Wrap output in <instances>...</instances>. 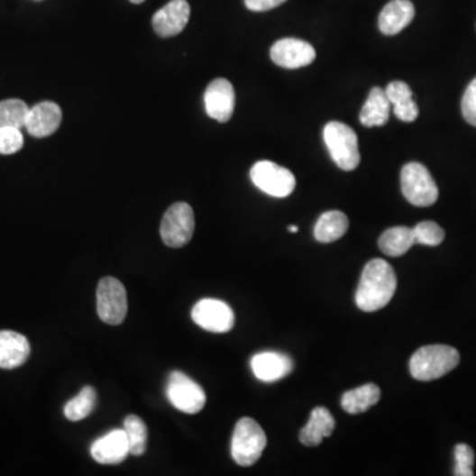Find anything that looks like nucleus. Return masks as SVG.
I'll return each mask as SVG.
<instances>
[{
	"label": "nucleus",
	"instance_id": "nucleus-5",
	"mask_svg": "<svg viewBox=\"0 0 476 476\" xmlns=\"http://www.w3.org/2000/svg\"><path fill=\"white\" fill-rule=\"evenodd\" d=\"M401 189L405 198L416 206H430L438 200L435 178L424 164L407 163L401 171Z\"/></svg>",
	"mask_w": 476,
	"mask_h": 476
},
{
	"label": "nucleus",
	"instance_id": "nucleus-33",
	"mask_svg": "<svg viewBox=\"0 0 476 476\" xmlns=\"http://www.w3.org/2000/svg\"><path fill=\"white\" fill-rule=\"evenodd\" d=\"M285 2L286 0H245V5L248 10L254 11V13H263V11L273 10Z\"/></svg>",
	"mask_w": 476,
	"mask_h": 476
},
{
	"label": "nucleus",
	"instance_id": "nucleus-31",
	"mask_svg": "<svg viewBox=\"0 0 476 476\" xmlns=\"http://www.w3.org/2000/svg\"><path fill=\"white\" fill-rule=\"evenodd\" d=\"M385 93H387L388 98H389L393 106L413 99L412 89H410L409 85L402 81L390 82L387 89H385Z\"/></svg>",
	"mask_w": 476,
	"mask_h": 476
},
{
	"label": "nucleus",
	"instance_id": "nucleus-24",
	"mask_svg": "<svg viewBox=\"0 0 476 476\" xmlns=\"http://www.w3.org/2000/svg\"><path fill=\"white\" fill-rule=\"evenodd\" d=\"M96 401H97V393H96L95 388L87 385V387L82 388L78 396L73 397L65 404L64 415L69 421H81L93 412Z\"/></svg>",
	"mask_w": 476,
	"mask_h": 476
},
{
	"label": "nucleus",
	"instance_id": "nucleus-18",
	"mask_svg": "<svg viewBox=\"0 0 476 476\" xmlns=\"http://www.w3.org/2000/svg\"><path fill=\"white\" fill-rule=\"evenodd\" d=\"M31 345L27 337L15 331H0V368L14 370L27 362Z\"/></svg>",
	"mask_w": 476,
	"mask_h": 476
},
{
	"label": "nucleus",
	"instance_id": "nucleus-26",
	"mask_svg": "<svg viewBox=\"0 0 476 476\" xmlns=\"http://www.w3.org/2000/svg\"><path fill=\"white\" fill-rule=\"evenodd\" d=\"M28 112L30 107L22 99H5L0 102V129H22L25 126Z\"/></svg>",
	"mask_w": 476,
	"mask_h": 476
},
{
	"label": "nucleus",
	"instance_id": "nucleus-21",
	"mask_svg": "<svg viewBox=\"0 0 476 476\" xmlns=\"http://www.w3.org/2000/svg\"><path fill=\"white\" fill-rule=\"evenodd\" d=\"M380 398V388L376 384H365L345 392L342 397V407L350 415H360L375 407Z\"/></svg>",
	"mask_w": 476,
	"mask_h": 476
},
{
	"label": "nucleus",
	"instance_id": "nucleus-15",
	"mask_svg": "<svg viewBox=\"0 0 476 476\" xmlns=\"http://www.w3.org/2000/svg\"><path fill=\"white\" fill-rule=\"evenodd\" d=\"M90 454L101 464H118L130 454L129 442L124 429H115L92 444Z\"/></svg>",
	"mask_w": 476,
	"mask_h": 476
},
{
	"label": "nucleus",
	"instance_id": "nucleus-22",
	"mask_svg": "<svg viewBox=\"0 0 476 476\" xmlns=\"http://www.w3.org/2000/svg\"><path fill=\"white\" fill-rule=\"evenodd\" d=\"M348 228H350V221L345 214L340 211L325 212L317 220L314 236L319 243H330L344 236Z\"/></svg>",
	"mask_w": 476,
	"mask_h": 476
},
{
	"label": "nucleus",
	"instance_id": "nucleus-3",
	"mask_svg": "<svg viewBox=\"0 0 476 476\" xmlns=\"http://www.w3.org/2000/svg\"><path fill=\"white\" fill-rule=\"evenodd\" d=\"M268 439L258 422L243 416L237 422L232 436V458L238 466L249 467L257 463L265 450Z\"/></svg>",
	"mask_w": 476,
	"mask_h": 476
},
{
	"label": "nucleus",
	"instance_id": "nucleus-2",
	"mask_svg": "<svg viewBox=\"0 0 476 476\" xmlns=\"http://www.w3.org/2000/svg\"><path fill=\"white\" fill-rule=\"evenodd\" d=\"M458 351L450 345L433 344L419 348L410 359V373L419 381L441 379L458 367Z\"/></svg>",
	"mask_w": 476,
	"mask_h": 476
},
{
	"label": "nucleus",
	"instance_id": "nucleus-4",
	"mask_svg": "<svg viewBox=\"0 0 476 476\" xmlns=\"http://www.w3.org/2000/svg\"><path fill=\"white\" fill-rule=\"evenodd\" d=\"M328 151L335 164L343 171H353L360 164L359 141L356 133L342 122L333 121L325 124L323 132Z\"/></svg>",
	"mask_w": 476,
	"mask_h": 476
},
{
	"label": "nucleus",
	"instance_id": "nucleus-34",
	"mask_svg": "<svg viewBox=\"0 0 476 476\" xmlns=\"http://www.w3.org/2000/svg\"><path fill=\"white\" fill-rule=\"evenodd\" d=\"M288 231L290 232V233H297V232L299 231V228H298L297 225H290L288 226Z\"/></svg>",
	"mask_w": 476,
	"mask_h": 476
},
{
	"label": "nucleus",
	"instance_id": "nucleus-16",
	"mask_svg": "<svg viewBox=\"0 0 476 476\" xmlns=\"http://www.w3.org/2000/svg\"><path fill=\"white\" fill-rule=\"evenodd\" d=\"M251 367L254 376L261 381L274 382L290 375L294 362L283 353L261 352L252 357Z\"/></svg>",
	"mask_w": 476,
	"mask_h": 476
},
{
	"label": "nucleus",
	"instance_id": "nucleus-9",
	"mask_svg": "<svg viewBox=\"0 0 476 476\" xmlns=\"http://www.w3.org/2000/svg\"><path fill=\"white\" fill-rule=\"evenodd\" d=\"M166 393L167 398L174 405L175 409L187 415H197L201 412L206 401L203 388L180 371L169 373Z\"/></svg>",
	"mask_w": 476,
	"mask_h": 476
},
{
	"label": "nucleus",
	"instance_id": "nucleus-32",
	"mask_svg": "<svg viewBox=\"0 0 476 476\" xmlns=\"http://www.w3.org/2000/svg\"><path fill=\"white\" fill-rule=\"evenodd\" d=\"M393 110H395L396 117L401 119L402 122H415L419 114L418 105L416 104L415 99L396 105Z\"/></svg>",
	"mask_w": 476,
	"mask_h": 476
},
{
	"label": "nucleus",
	"instance_id": "nucleus-8",
	"mask_svg": "<svg viewBox=\"0 0 476 476\" xmlns=\"http://www.w3.org/2000/svg\"><path fill=\"white\" fill-rule=\"evenodd\" d=\"M97 313L102 322L119 325L127 316V293L117 278L105 277L97 288Z\"/></svg>",
	"mask_w": 476,
	"mask_h": 476
},
{
	"label": "nucleus",
	"instance_id": "nucleus-29",
	"mask_svg": "<svg viewBox=\"0 0 476 476\" xmlns=\"http://www.w3.org/2000/svg\"><path fill=\"white\" fill-rule=\"evenodd\" d=\"M24 143L20 129L5 127L0 129V154L11 155L20 151Z\"/></svg>",
	"mask_w": 476,
	"mask_h": 476
},
{
	"label": "nucleus",
	"instance_id": "nucleus-28",
	"mask_svg": "<svg viewBox=\"0 0 476 476\" xmlns=\"http://www.w3.org/2000/svg\"><path fill=\"white\" fill-rule=\"evenodd\" d=\"M455 472L456 476H472V467L475 463L474 450L466 444H459L455 446Z\"/></svg>",
	"mask_w": 476,
	"mask_h": 476
},
{
	"label": "nucleus",
	"instance_id": "nucleus-19",
	"mask_svg": "<svg viewBox=\"0 0 476 476\" xmlns=\"http://www.w3.org/2000/svg\"><path fill=\"white\" fill-rule=\"evenodd\" d=\"M335 430V419L325 407H317L313 409L308 424L300 430L299 441L305 446L316 447L322 444L323 439L333 435Z\"/></svg>",
	"mask_w": 476,
	"mask_h": 476
},
{
	"label": "nucleus",
	"instance_id": "nucleus-25",
	"mask_svg": "<svg viewBox=\"0 0 476 476\" xmlns=\"http://www.w3.org/2000/svg\"><path fill=\"white\" fill-rule=\"evenodd\" d=\"M124 430L129 442L130 454L143 455L147 449V426L141 416H127L124 422Z\"/></svg>",
	"mask_w": 476,
	"mask_h": 476
},
{
	"label": "nucleus",
	"instance_id": "nucleus-1",
	"mask_svg": "<svg viewBox=\"0 0 476 476\" xmlns=\"http://www.w3.org/2000/svg\"><path fill=\"white\" fill-rule=\"evenodd\" d=\"M397 288L395 269L387 261L371 260L365 265L356 291V305L364 313H375L392 300Z\"/></svg>",
	"mask_w": 476,
	"mask_h": 476
},
{
	"label": "nucleus",
	"instance_id": "nucleus-13",
	"mask_svg": "<svg viewBox=\"0 0 476 476\" xmlns=\"http://www.w3.org/2000/svg\"><path fill=\"white\" fill-rule=\"evenodd\" d=\"M191 16L187 0H171L155 14L152 27L160 38H172L183 32Z\"/></svg>",
	"mask_w": 476,
	"mask_h": 476
},
{
	"label": "nucleus",
	"instance_id": "nucleus-27",
	"mask_svg": "<svg viewBox=\"0 0 476 476\" xmlns=\"http://www.w3.org/2000/svg\"><path fill=\"white\" fill-rule=\"evenodd\" d=\"M416 243L426 246H438L444 240V231L433 221H424L413 228Z\"/></svg>",
	"mask_w": 476,
	"mask_h": 476
},
{
	"label": "nucleus",
	"instance_id": "nucleus-30",
	"mask_svg": "<svg viewBox=\"0 0 476 476\" xmlns=\"http://www.w3.org/2000/svg\"><path fill=\"white\" fill-rule=\"evenodd\" d=\"M462 114L470 124L476 127V78L464 92L462 99Z\"/></svg>",
	"mask_w": 476,
	"mask_h": 476
},
{
	"label": "nucleus",
	"instance_id": "nucleus-23",
	"mask_svg": "<svg viewBox=\"0 0 476 476\" xmlns=\"http://www.w3.org/2000/svg\"><path fill=\"white\" fill-rule=\"evenodd\" d=\"M413 229L407 226H395L388 229L379 240V248L382 253L389 257L404 256L415 245Z\"/></svg>",
	"mask_w": 476,
	"mask_h": 476
},
{
	"label": "nucleus",
	"instance_id": "nucleus-12",
	"mask_svg": "<svg viewBox=\"0 0 476 476\" xmlns=\"http://www.w3.org/2000/svg\"><path fill=\"white\" fill-rule=\"evenodd\" d=\"M204 104L209 117L225 124L233 115L236 104L233 85L225 78L214 79L206 87Z\"/></svg>",
	"mask_w": 476,
	"mask_h": 476
},
{
	"label": "nucleus",
	"instance_id": "nucleus-20",
	"mask_svg": "<svg viewBox=\"0 0 476 476\" xmlns=\"http://www.w3.org/2000/svg\"><path fill=\"white\" fill-rule=\"evenodd\" d=\"M390 104L385 89L373 87L360 112V122L365 127L384 126L390 115Z\"/></svg>",
	"mask_w": 476,
	"mask_h": 476
},
{
	"label": "nucleus",
	"instance_id": "nucleus-10",
	"mask_svg": "<svg viewBox=\"0 0 476 476\" xmlns=\"http://www.w3.org/2000/svg\"><path fill=\"white\" fill-rule=\"evenodd\" d=\"M191 316L198 327L209 333L225 334L234 327L233 310L223 300L212 298L198 300L192 308Z\"/></svg>",
	"mask_w": 476,
	"mask_h": 476
},
{
	"label": "nucleus",
	"instance_id": "nucleus-35",
	"mask_svg": "<svg viewBox=\"0 0 476 476\" xmlns=\"http://www.w3.org/2000/svg\"><path fill=\"white\" fill-rule=\"evenodd\" d=\"M130 2L134 3V5H141L144 0H130Z\"/></svg>",
	"mask_w": 476,
	"mask_h": 476
},
{
	"label": "nucleus",
	"instance_id": "nucleus-6",
	"mask_svg": "<svg viewBox=\"0 0 476 476\" xmlns=\"http://www.w3.org/2000/svg\"><path fill=\"white\" fill-rule=\"evenodd\" d=\"M195 232L194 209L187 203H175L167 209L160 224V236L169 248H183Z\"/></svg>",
	"mask_w": 476,
	"mask_h": 476
},
{
	"label": "nucleus",
	"instance_id": "nucleus-11",
	"mask_svg": "<svg viewBox=\"0 0 476 476\" xmlns=\"http://www.w3.org/2000/svg\"><path fill=\"white\" fill-rule=\"evenodd\" d=\"M270 58L279 67L286 68V69H298V68L313 64L316 52L310 42L288 38L278 40L271 47Z\"/></svg>",
	"mask_w": 476,
	"mask_h": 476
},
{
	"label": "nucleus",
	"instance_id": "nucleus-17",
	"mask_svg": "<svg viewBox=\"0 0 476 476\" xmlns=\"http://www.w3.org/2000/svg\"><path fill=\"white\" fill-rule=\"evenodd\" d=\"M415 5L410 0H390L379 16V28L384 35L395 36L415 19Z\"/></svg>",
	"mask_w": 476,
	"mask_h": 476
},
{
	"label": "nucleus",
	"instance_id": "nucleus-14",
	"mask_svg": "<svg viewBox=\"0 0 476 476\" xmlns=\"http://www.w3.org/2000/svg\"><path fill=\"white\" fill-rule=\"evenodd\" d=\"M62 121V112L55 102H41L30 109L25 121V129L32 137L45 138L59 129Z\"/></svg>",
	"mask_w": 476,
	"mask_h": 476
},
{
	"label": "nucleus",
	"instance_id": "nucleus-7",
	"mask_svg": "<svg viewBox=\"0 0 476 476\" xmlns=\"http://www.w3.org/2000/svg\"><path fill=\"white\" fill-rule=\"evenodd\" d=\"M251 178L254 186L269 197H288L296 189L297 180L293 172L274 161H257L251 169Z\"/></svg>",
	"mask_w": 476,
	"mask_h": 476
}]
</instances>
